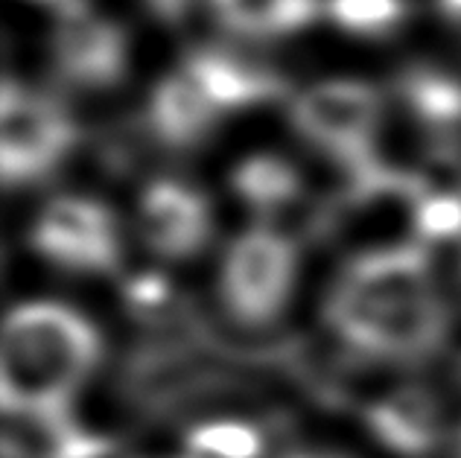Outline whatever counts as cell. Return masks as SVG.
Wrapping results in <instances>:
<instances>
[{"label": "cell", "instance_id": "cell-20", "mask_svg": "<svg viewBox=\"0 0 461 458\" xmlns=\"http://www.w3.org/2000/svg\"><path fill=\"white\" fill-rule=\"evenodd\" d=\"M441 6L450 12V15L461 18V0H441Z\"/></svg>", "mask_w": 461, "mask_h": 458}, {"label": "cell", "instance_id": "cell-11", "mask_svg": "<svg viewBox=\"0 0 461 458\" xmlns=\"http://www.w3.org/2000/svg\"><path fill=\"white\" fill-rule=\"evenodd\" d=\"M371 427L394 450L423 453L438 432V406L423 389H400L374 406Z\"/></svg>", "mask_w": 461, "mask_h": 458}, {"label": "cell", "instance_id": "cell-13", "mask_svg": "<svg viewBox=\"0 0 461 458\" xmlns=\"http://www.w3.org/2000/svg\"><path fill=\"white\" fill-rule=\"evenodd\" d=\"M234 187L254 211H277L301 193V178L284 158L254 155L237 166Z\"/></svg>", "mask_w": 461, "mask_h": 458}, {"label": "cell", "instance_id": "cell-14", "mask_svg": "<svg viewBox=\"0 0 461 458\" xmlns=\"http://www.w3.org/2000/svg\"><path fill=\"white\" fill-rule=\"evenodd\" d=\"M406 96L415 112L429 123H456L461 120V85L450 76L418 70L406 82Z\"/></svg>", "mask_w": 461, "mask_h": 458}, {"label": "cell", "instance_id": "cell-21", "mask_svg": "<svg viewBox=\"0 0 461 458\" xmlns=\"http://www.w3.org/2000/svg\"><path fill=\"white\" fill-rule=\"evenodd\" d=\"M155 4L161 12H173V9H178L181 4H185V0H155Z\"/></svg>", "mask_w": 461, "mask_h": 458}, {"label": "cell", "instance_id": "cell-22", "mask_svg": "<svg viewBox=\"0 0 461 458\" xmlns=\"http://www.w3.org/2000/svg\"><path fill=\"white\" fill-rule=\"evenodd\" d=\"M453 455H456V458H461V424H458L456 438H453Z\"/></svg>", "mask_w": 461, "mask_h": 458}, {"label": "cell", "instance_id": "cell-16", "mask_svg": "<svg viewBox=\"0 0 461 458\" xmlns=\"http://www.w3.org/2000/svg\"><path fill=\"white\" fill-rule=\"evenodd\" d=\"M193 450L216 458H254L260 453L258 432L246 424H208L193 432Z\"/></svg>", "mask_w": 461, "mask_h": 458}, {"label": "cell", "instance_id": "cell-12", "mask_svg": "<svg viewBox=\"0 0 461 458\" xmlns=\"http://www.w3.org/2000/svg\"><path fill=\"white\" fill-rule=\"evenodd\" d=\"M225 27L246 35H286L319 18L321 0H213Z\"/></svg>", "mask_w": 461, "mask_h": 458}, {"label": "cell", "instance_id": "cell-23", "mask_svg": "<svg viewBox=\"0 0 461 458\" xmlns=\"http://www.w3.org/2000/svg\"><path fill=\"white\" fill-rule=\"evenodd\" d=\"M65 4H68V0H65Z\"/></svg>", "mask_w": 461, "mask_h": 458}, {"label": "cell", "instance_id": "cell-5", "mask_svg": "<svg viewBox=\"0 0 461 458\" xmlns=\"http://www.w3.org/2000/svg\"><path fill=\"white\" fill-rule=\"evenodd\" d=\"M293 123L307 140L348 164H368L371 140L380 123V96L362 82H321L293 105Z\"/></svg>", "mask_w": 461, "mask_h": 458}, {"label": "cell", "instance_id": "cell-4", "mask_svg": "<svg viewBox=\"0 0 461 458\" xmlns=\"http://www.w3.org/2000/svg\"><path fill=\"white\" fill-rule=\"evenodd\" d=\"M74 143V126L53 100L6 82L0 100V170L4 182H35L53 170Z\"/></svg>", "mask_w": 461, "mask_h": 458}, {"label": "cell", "instance_id": "cell-17", "mask_svg": "<svg viewBox=\"0 0 461 458\" xmlns=\"http://www.w3.org/2000/svg\"><path fill=\"white\" fill-rule=\"evenodd\" d=\"M415 228L423 239L461 237V196L458 193H435L415 204Z\"/></svg>", "mask_w": 461, "mask_h": 458}, {"label": "cell", "instance_id": "cell-1", "mask_svg": "<svg viewBox=\"0 0 461 458\" xmlns=\"http://www.w3.org/2000/svg\"><path fill=\"white\" fill-rule=\"evenodd\" d=\"M327 321L350 347L394 363L429 359L450 333V312L420 246L359 255L327 298Z\"/></svg>", "mask_w": 461, "mask_h": 458}, {"label": "cell", "instance_id": "cell-2", "mask_svg": "<svg viewBox=\"0 0 461 458\" xmlns=\"http://www.w3.org/2000/svg\"><path fill=\"white\" fill-rule=\"evenodd\" d=\"M100 336L77 310L32 301L9 312L0 345L4 406H62L94 371Z\"/></svg>", "mask_w": 461, "mask_h": 458}, {"label": "cell", "instance_id": "cell-3", "mask_svg": "<svg viewBox=\"0 0 461 458\" xmlns=\"http://www.w3.org/2000/svg\"><path fill=\"white\" fill-rule=\"evenodd\" d=\"M298 272L295 246L286 237L254 228L228 248L220 292L230 319L242 328H266L289 304Z\"/></svg>", "mask_w": 461, "mask_h": 458}, {"label": "cell", "instance_id": "cell-15", "mask_svg": "<svg viewBox=\"0 0 461 458\" xmlns=\"http://www.w3.org/2000/svg\"><path fill=\"white\" fill-rule=\"evenodd\" d=\"M327 12L342 30L380 35L403 21L406 4L403 0H327Z\"/></svg>", "mask_w": 461, "mask_h": 458}, {"label": "cell", "instance_id": "cell-6", "mask_svg": "<svg viewBox=\"0 0 461 458\" xmlns=\"http://www.w3.org/2000/svg\"><path fill=\"white\" fill-rule=\"evenodd\" d=\"M32 243L47 260L79 272L117 266V228L105 204L79 196L53 199L32 228Z\"/></svg>", "mask_w": 461, "mask_h": 458}, {"label": "cell", "instance_id": "cell-10", "mask_svg": "<svg viewBox=\"0 0 461 458\" xmlns=\"http://www.w3.org/2000/svg\"><path fill=\"white\" fill-rule=\"evenodd\" d=\"M220 114L199 85L187 76V70L164 79L152 94V126L158 138L169 147H193L199 143Z\"/></svg>", "mask_w": 461, "mask_h": 458}, {"label": "cell", "instance_id": "cell-9", "mask_svg": "<svg viewBox=\"0 0 461 458\" xmlns=\"http://www.w3.org/2000/svg\"><path fill=\"white\" fill-rule=\"evenodd\" d=\"M187 76L196 82L199 91L208 96L216 112L222 108H242L260 100H269L281 91V82L260 67H251L234 56L202 50L190 56Z\"/></svg>", "mask_w": 461, "mask_h": 458}, {"label": "cell", "instance_id": "cell-19", "mask_svg": "<svg viewBox=\"0 0 461 458\" xmlns=\"http://www.w3.org/2000/svg\"><path fill=\"white\" fill-rule=\"evenodd\" d=\"M284 458H345L339 453H321V450H304V453H289Z\"/></svg>", "mask_w": 461, "mask_h": 458}, {"label": "cell", "instance_id": "cell-7", "mask_svg": "<svg viewBox=\"0 0 461 458\" xmlns=\"http://www.w3.org/2000/svg\"><path fill=\"white\" fill-rule=\"evenodd\" d=\"M140 237L155 255L190 260L211 239V208L199 190L178 182H155L140 199Z\"/></svg>", "mask_w": 461, "mask_h": 458}, {"label": "cell", "instance_id": "cell-8", "mask_svg": "<svg viewBox=\"0 0 461 458\" xmlns=\"http://www.w3.org/2000/svg\"><path fill=\"white\" fill-rule=\"evenodd\" d=\"M56 58L62 74L88 88H105L126 70V39L112 21L68 6L56 30Z\"/></svg>", "mask_w": 461, "mask_h": 458}, {"label": "cell", "instance_id": "cell-18", "mask_svg": "<svg viewBox=\"0 0 461 458\" xmlns=\"http://www.w3.org/2000/svg\"><path fill=\"white\" fill-rule=\"evenodd\" d=\"M164 281H158V277H140V281L131 286V298L138 301V304H158V301L164 298Z\"/></svg>", "mask_w": 461, "mask_h": 458}]
</instances>
